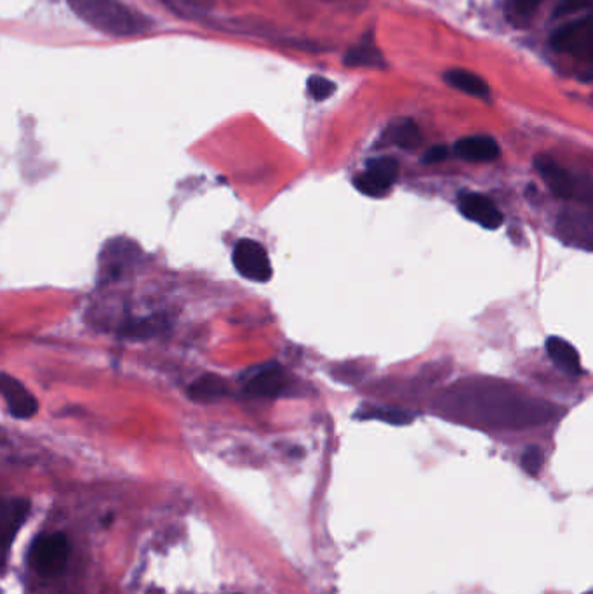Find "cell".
I'll return each instance as SVG.
<instances>
[{"label":"cell","mask_w":593,"mask_h":594,"mask_svg":"<svg viewBox=\"0 0 593 594\" xmlns=\"http://www.w3.org/2000/svg\"><path fill=\"white\" fill-rule=\"evenodd\" d=\"M437 407L446 416L510 429L547 424L557 416L551 403L498 379H463L440 395Z\"/></svg>","instance_id":"cell-1"},{"label":"cell","mask_w":593,"mask_h":594,"mask_svg":"<svg viewBox=\"0 0 593 594\" xmlns=\"http://www.w3.org/2000/svg\"><path fill=\"white\" fill-rule=\"evenodd\" d=\"M71 11L92 28L114 35L131 37L150 28V22L120 0H69Z\"/></svg>","instance_id":"cell-2"},{"label":"cell","mask_w":593,"mask_h":594,"mask_svg":"<svg viewBox=\"0 0 593 594\" xmlns=\"http://www.w3.org/2000/svg\"><path fill=\"white\" fill-rule=\"evenodd\" d=\"M69 541L63 533H46L35 539L30 548V565L44 577L63 572L69 561Z\"/></svg>","instance_id":"cell-3"},{"label":"cell","mask_w":593,"mask_h":594,"mask_svg":"<svg viewBox=\"0 0 593 594\" xmlns=\"http://www.w3.org/2000/svg\"><path fill=\"white\" fill-rule=\"evenodd\" d=\"M233 266L239 275L256 284H267L272 278V263L267 250L251 239L237 242L233 249Z\"/></svg>","instance_id":"cell-4"},{"label":"cell","mask_w":593,"mask_h":594,"mask_svg":"<svg viewBox=\"0 0 593 594\" xmlns=\"http://www.w3.org/2000/svg\"><path fill=\"white\" fill-rule=\"evenodd\" d=\"M399 176V164L391 156L371 158L364 173L353 179V186L367 197H383Z\"/></svg>","instance_id":"cell-5"},{"label":"cell","mask_w":593,"mask_h":594,"mask_svg":"<svg viewBox=\"0 0 593 594\" xmlns=\"http://www.w3.org/2000/svg\"><path fill=\"white\" fill-rule=\"evenodd\" d=\"M551 45L557 51L569 52L593 61V14L581 22L570 23L555 32V35L551 37Z\"/></svg>","instance_id":"cell-6"},{"label":"cell","mask_w":593,"mask_h":594,"mask_svg":"<svg viewBox=\"0 0 593 594\" xmlns=\"http://www.w3.org/2000/svg\"><path fill=\"white\" fill-rule=\"evenodd\" d=\"M557 235L574 249L593 250V214L564 211L557 221Z\"/></svg>","instance_id":"cell-7"},{"label":"cell","mask_w":593,"mask_h":594,"mask_svg":"<svg viewBox=\"0 0 593 594\" xmlns=\"http://www.w3.org/2000/svg\"><path fill=\"white\" fill-rule=\"evenodd\" d=\"M287 386V377L277 363L259 365L244 377V390L249 396L275 398L282 395Z\"/></svg>","instance_id":"cell-8"},{"label":"cell","mask_w":593,"mask_h":594,"mask_svg":"<svg viewBox=\"0 0 593 594\" xmlns=\"http://www.w3.org/2000/svg\"><path fill=\"white\" fill-rule=\"evenodd\" d=\"M457 209L472 222H477L485 230H498L503 224V214L500 209L484 195L465 192L457 197Z\"/></svg>","instance_id":"cell-9"},{"label":"cell","mask_w":593,"mask_h":594,"mask_svg":"<svg viewBox=\"0 0 593 594\" xmlns=\"http://www.w3.org/2000/svg\"><path fill=\"white\" fill-rule=\"evenodd\" d=\"M0 391H2L4 401H5L11 416L18 419H30L39 412L37 398L32 395L18 379H14L9 374H2Z\"/></svg>","instance_id":"cell-10"},{"label":"cell","mask_w":593,"mask_h":594,"mask_svg":"<svg viewBox=\"0 0 593 594\" xmlns=\"http://www.w3.org/2000/svg\"><path fill=\"white\" fill-rule=\"evenodd\" d=\"M534 167L553 195L559 198L574 197L578 177L572 176L559 162L550 156H538L534 160Z\"/></svg>","instance_id":"cell-11"},{"label":"cell","mask_w":593,"mask_h":594,"mask_svg":"<svg viewBox=\"0 0 593 594\" xmlns=\"http://www.w3.org/2000/svg\"><path fill=\"white\" fill-rule=\"evenodd\" d=\"M455 152L463 160L470 162H491L498 158L500 145L489 136H470L463 137L455 145Z\"/></svg>","instance_id":"cell-12"},{"label":"cell","mask_w":593,"mask_h":594,"mask_svg":"<svg viewBox=\"0 0 593 594\" xmlns=\"http://www.w3.org/2000/svg\"><path fill=\"white\" fill-rule=\"evenodd\" d=\"M30 511V503L26 499H13L4 504L2 509V522H0V539L4 544V551L9 550L14 535L24 525Z\"/></svg>","instance_id":"cell-13"},{"label":"cell","mask_w":593,"mask_h":594,"mask_svg":"<svg viewBox=\"0 0 593 594\" xmlns=\"http://www.w3.org/2000/svg\"><path fill=\"white\" fill-rule=\"evenodd\" d=\"M547 353L550 360L555 363L557 369H560L564 374H581V360L576 348L562 337H548Z\"/></svg>","instance_id":"cell-14"},{"label":"cell","mask_w":593,"mask_h":594,"mask_svg":"<svg viewBox=\"0 0 593 594\" xmlns=\"http://www.w3.org/2000/svg\"><path fill=\"white\" fill-rule=\"evenodd\" d=\"M343 63L346 66H369V68H383L385 60L381 51L374 44V39L371 33H367L361 42L353 45L346 54Z\"/></svg>","instance_id":"cell-15"},{"label":"cell","mask_w":593,"mask_h":594,"mask_svg":"<svg viewBox=\"0 0 593 594\" xmlns=\"http://www.w3.org/2000/svg\"><path fill=\"white\" fill-rule=\"evenodd\" d=\"M229 393L227 381L216 374H206L199 377L188 390V395L195 401H216Z\"/></svg>","instance_id":"cell-16"},{"label":"cell","mask_w":593,"mask_h":594,"mask_svg":"<svg viewBox=\"0 0 593 594\" xmlns=\"http://www.w3.org/2000/svg\"><path fill=\"white\" fill-rule=\"evenodd\" d=\"M446 80H447L449 86L459 89V90L466 92V94L477 96V98H485L489 94L487 84L480 77H477L475 73H470V71H465V70H451V71H447Z\"/></svg>","instance_id":"cell-17"},{"label":"cell","mask_w":593,"mask_h":594,"mask_svg":"<svg viewBox=\"0 0 593 594\" xmlns=\"http://www.w3.org/2000/svg\"><path fill=\"white\" fill-rule=\"evenodd\" d=\"M390 139L393 145H397L404 150H416L423 143L421 131L412 120H404V122H399L397 126H393L390 131Z\"/></svg>","instance_id":"cell-18"},{"label":"cell","mask_w":593,"mask_h":594,"mask_svg":"<svg viewBox=\"0 0 593 594\" xmlns=\"http://www.w3.org/2000/svg\"><path fill=\"white\" fill-rule=\"evenodd\" d=\"M543 462H545V456H543V450L536 445H531L527 447L522 454V459H521V464L524 467L525 473L531 475V476H538L541 467H543Z\"/></svg>","instance_id":"cell-19"},{"label":"cell","mask_w":593,"mask_h":594,"mask_svg":"<svg viewBox=\"0 0 593 594\" xmlns=\"http://www.w3.org/2000/svg\"><path fill=\"white\" fill-rule=\"evenodd\" d=\"M336 90V84L325 77L312 75L308 79V92L315 101H325Z\"/></svg>","instance_id":"cell-20"},{"label":"cell","mask_w":593,"mask_h":594,"mask_svg":"<svg viewBox=\"0 0 593 594\" xmlns=\"http://www.w3.org/2000/svg\"><path fill=\"white\" fill-rule=\"evenodd\" d=\"M365 418L378 419V420L395 424V426H406L412 420L411 414L406 410H400V409H378V410L367 414Z\"/></svg>","instance_id":"cell-21"},{"label":"cell","mask_w":593,"mask_h":594,"mask_svg":"<svg viewBox=\"0 0 593 594\" xmlns=\"http://www.w3.org/2000/svg\"><path fill=\"white\" fill-rule=\"evenodd\" d=\"M593 0H560V4L555 7V16H564L570 13H578L581 9H587L592 5Z\"/></svg>","instance_id":"cell-22"},{"label":"cell","mask_w":593,"mask_h":594,"mask_svg":"<svg viewBox=\"0 0 593 594\" xmlns=\"http://www.w3.org/2000/svg\"><path fill=\"white\" fill-rule=\"evenodd\" d=\"M572 198L579 200L581 203H585L588 209H592L593 211V184L583 183L581 179H578L576 192H574V197Z\"/></svg>","instance_id":"cell-23"},{"label":"cell","mask_w":593,"mask_h":594,"mask_svg":"<svg viewBox=\"0 0 593 594\" xmlns=\"http://www.w3.org/2000/svg\"><path fill=\"white\" fill-rule=\"evenodd\" d=\"M447 154H449V150L444 145H435V146L427 150V154L423 156V162L425 164H437V162L446 160Z\"/></svg>","instance_id":"cell-24"},{"label":"cell","mask_w":593,"mask_h":594,"mask_svg":"<svg viewBox=\"0 0 593 594\" xmlns=\"http://www.w3.org/2000/svg\"><path fill=\"white\" fill-rule=\"evenodd\" d=\"M543 0H513V5L515 9L521 13V14H529L532 13Z\"/></svg>","instance_id":"cell-25"},{"label":"cell","mask_w":593,"mask_h":594,"mask_svg":"<svg viewBox=\"0 0 593 594\" xmlns=\"http://www.w3.org/2000/svg\"><path fill=\"white\" fill-rule=\"evenodd\" d=\"M178 2H182V0H178Z\"/></svg>","instance_id":"cell-26"}]
</instances>
